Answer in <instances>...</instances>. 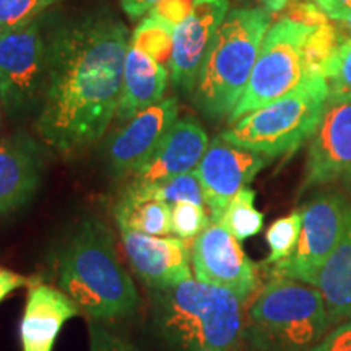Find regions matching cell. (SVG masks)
<instances>
[{
	"instance_id": "1",
	"label": "cell",
	"mask_w": 351,
	"mask_h": 351,
	"mask_svg": "<svg viewBox=\"0 0 351 351\" xmlns=\"http://www.w3.org/2000/svg\"><path fill=\"white\" fill-rule=\"evenodd\" d=\"M129 32L112 16L65 25L47 43V72L36 132L59 153H73L103 137L117 112Z\"/></svg>"
},
{
	"instance_id": "2",
	"label": "cell",
	"mask_w": 351,
	"mask_h": 351,
	"mask_svg": "<svg viewBox=\"0 0 351 351\" xmlns=\"http://www.w3.org/2000/svg\"><path fill=\"white\" fill-rule=\"evenodd\" d=\"M59 289L90 320L111 322L137 313L140 296L117 256L112 232L98 218H85L57 256Z\"/></svg>"
},
{
	"instance_id": "3",
	"label": "cell",
	"mask_w": 351,
	"mask_h": 351,
	"mask_svg": "<svg viewBox=\"0 0 351 351\" xmlns=\"http://www.w3.org/2000/svg\"><path fill=\"white\" fill-rule=\"evenodd\" d=\"M152 324L169 351H234L244 330L243 301L191 278L150 291Z\"/></svg>"
},
{
	"instance_id": "4",
	"label": "cell",
	"mask_w": 351,
	"mask_h": 351,
	"mask_svg": "<svg viewBox=\"0 0 351 351\" xmlns=\"http://www.w3.org/2000/svg\"><path fill=\"white\" fill-rule=\"evenodd\" d=\"M271 25L263 7L232 8L219 25L192 91L194 106L208 119L230 116L239 103Z\"/></svg>"
},
{
	"instance_id": "5",
	"label": "cell",
	"mask_w": 351,
	"mask_h": 351,
	"mask_svg": "<svg viewBox=\"0 0 351 351\" xmlns=\"http://www.w3.org/2000/svg\"><path fill=\"white\" fill-rule=\"evenodd\" d=\"M249 333L258 351H309L330 327L319 288L271 276L249 309Z\"/></svg>"
},
{
	"instance_id": "6",
	"label": "cell",
	"mask_w": 351,
	"mask_h": 351,
	"mask_svg": "<svg viewBox=\"0 0 351 351\" xmlns=\"http://www.w3.org/2000/svg\"><path fill=\"white\" fill-rule=\"evenodd\" d=\"M327 99V78H304L291 93L245 114L219 137L270 160L291 155L314 135Z\"/></svg>"
},
{
	"instance_id": "7",
	"label": "cell",
	"mask_w": 351,
	"mask_h": 351,
	"mask_svg": "<svg viewBox=\"0 0 351 351\" xmlns=\"http://www.w3.org/2000/svg\"><path fill=\"white\" fill-rule=\"evenodd\" d=\"M314 28L289 16L270 25L247 86L230 114L231 124L245 114L291 93L304 80L306 41Z\"/></svg>"
},
{
	"instance_id": "8",
	"label": "cell",
	"mask_w": 351,
	"mask_h": 351,
	"mask_svg": "<svg viewBox=\"0 0 351 351\" xmlns=\"http://www.w3.org/2000/svg\"><path fill=\"white\" fill-rule=\"evenodd\" d=\"M47 46L38 20L0 34V98L3 112L23 117L43 104Z\"/></svg>"
},
{
	"instance_id": "9",
	"label": "cell",
	"mask_w": 351,
	"mask_h": 351,
	"mask_svg": "<svg viewBox=\"0 0 351 351\" xmlns=\"http://www.w3.org/2000/svg\"><path fill=\"white\" fill-rule=\"evenodd\" d=\"M346 207L348 202L340 192L319 194L301 207L302 228L295 252L271 265L270 275L315 287L324 263L343 231Z\"/></svg>"
},
{
	"instance_id": "10",
	"label": "cell",
	"mask_w": 351,
	"mask_h": 351,
	"mask_svg": "<svg viewBox=\"0 0 351 351\" xmlns=\"http://www.w3.org/2000/svg\"><path fill=\"white\" fill-rule=\"evenodd\" d=\"M191 257L192 274L199 282L225 288L243 302L256 291V265L221 223H210L207 230L197 236Z\"/></svg>"
},
{
	"instance_id": "11",
	"label": "cell",
	"mask_w": 351,
	"mask_h": 351,
	"mask_svg": "<svg viewBox=\"0 0 351 351\" xmlns=\"http://www.w3.org/2000/svg\"><path fill=\"white\" fill-rule=\"evenodd\" d=\"M351 184V101L327 99L322 119L311 137L302 191Z\"/></svg>"
},
{
	"instance_id": "12",
	"label": "cell",
	"mask_w": 351,
	"mask_h": 351,
	"mask_svg": "<svg viewBox=\"0 0 351 351\" xmlns=\"http://www.w3.org/2000/svg\"><path fill=\"white\" fill-rule=\"evenodd\" d=\"M270 163V158L245 150L215 137L197 166L195 174L204 189L212 223H219L232 197L254 181Z\"/></svg>"
},
{
	"instance_id": "13",
	"label": "cell",
	"mask_w": 351,
	"mask_h": 351,
	"mask_svg": "<svg viewBox=\"0 0 351 351\" xmlns=\"http://www.w3.org/2000/svg\"><path fill=\"white\" fill-rule=\"evenodd\" d=\"M178 99L166 98L127 121L109 140L106 152L109 171L119 178L137 173L168 135L178 121Z\"/></svg>"
},
{
	"instance_id": "14",
	"label": "cell",
	"mask_w": 351,
	"mask_h": 351,
	"mask_svg": "<svg viewBox=\"0 0 351 351\" xmlns=\"http://www.w3.org/2000/svg\"><path fill=\"white\" fill-rule=\"evenodd\" d=\"M119 232L132 270L148 291H160L192 278L187 241L176 236H147L130 230Z\"/></svg>"
},
{
	"instance_id": "15",
	"label": "cell",
	"mask_w": 351,
	"mask_h": 351,
	"mask_svg": "<svg viewBox=\"0 0 351 351\" xmlns=\"http://www.w3.org/2000/svg\"><path fill=\"white\" fill-rule=\"evenodd\" d=\"M230 12V0H195L191 15L176 26L169 73L182 95H192L215 34Z\"/></svg>"
},
{
	"instance_id": "16",
	"label": "cell",
	"mask_w": 351,
	"mask_h": 351,
	"mask_svg": "<svg viewBox=\"0 0 351 351\" xmlns=\"http://www.w3.org/2000/svg\"><path fill=\"white\" fill-rule=\"evenodd\" d=\"M210 145L207 132L194 117L178 119L163 142L137 173L132 186L165 182L197 169Z\"/></svg>"
},
{
	"instance_id": "17",
	"label": "cell",
	"mask_w": 351,
	"mask_h": 351,
	"mask_svg": "<svg viewBox=\"0 0 351 351\" xmlns=\"http://www.w3.org/2000/svg\"><path fill=\"white\" fill-rule=\"evenodd\" d=\"M44 169L38 143L25 132L0 138V217L23 208L36 194Z\"/></svg>"
},
{
	"instance_id": "18",
	"label": "cell",
	"mask_w": 351,
	"mask_h": 351,
	"mask_svg": "<svg viewBox=\"0 0 351 351\" xmlns=\"http://www.w3.org/2000/svg\"><path fill=\"white\" fill-rule=\"evenodd\" d=\"M80 309L62 289L32 278L20 322L21 351H52L60 330Z\"/></svg>"
},
{
	"instance_id": "19",
	"label": "cell",
	"mask_w": 351,
	"mask_h": 351,
	"mask_svg": "<svg viewBox=\"0 0 351 351\" xmlns=\"http://www.w3.org/2000/svg\"><path fill=\"white\" fill-rule=\"evenodd\" d=\"M169 70L158 64L150 56L138 51L130 44L125 57L122 93L117 106V119L130 121L143 109L163 99L169 82Z\"/></svg>"
},
{
	"instance_id": "20",
	"label": "cell",
	"mask_w": 351,
	"mask_h": 351,
	"mask_svg": "<svg viewBox=\"0 0 351 351\" xmlns=\"http://www.w3.org/2000/svg\"><path fill=\"white\" fill-rule=\"evenodd\" d=\"M315 288L326 301L330 326L351 320V202L346 207L339 243L324 263Z\"/></svg>"
},
{
	"instance_id": "21",
	"label": "cell",
	"mask_w": 351,
	"mask_h": 351,
	"mask_svg": "<svg viewBox=\"0 0 351 351\" xmlns=\"http://www.w3.org/2000/svg\"><path fill=\"white\" fill-rule=\"evenodd\" d=\"M119 230H130L147 236L173 234L171 226V205L156 200H130L121 197L114 207Z\"/></svg>"
},
{
	"instance_id": "22",
	"label": "cell",
	"mask_w": 351,
	"mask_h": 351,
	"mask_svg": "<svg viewBox=\"0 0 351 351\" xmlns=\"http://www.w3.org/2000/svg\"><path fill=\"white\" fill-rule=\"evenodd\" d=\"M122 197L130 200L163 202V204H168L171 207L176 204H181V202L202 205V207L207 205L205 204L204 189L200 186L195 171L178 176V178H173L165 182L148 184V186H132V184H129Z\"/></svg>"
},
{
	"instance_id": "23",
	"label": "cell",
	"mask_w": 351,
	"mask_h": 351,
	"mask_svg": "<svg viewBox=\"0 0 351 351\" xmlns=\"http://www.w3.org/2000/svg\"><path fill=\"white\" fill-rule=\"evenodd\" d=\"M346 41L348 38L341 33L337 23L333 25L332 20L315 26L306 41V78H326L328 67Z\"/></svg>"
},
{
	"instance_id": "24",
	"label": "cell",
	"mask_w": 351,
	"mask_h": 351,
	"mask_svg": "<svg viewBox=\"0 0 351 351\" xmlns=\"http://www.w3.org/2000/svg\"><path fill=\"white\" fill-rule=\"evenodd\" d=\"M219 223L239 243L258 234L263 228V213L256 208V192L251 187L238 192L228 204Z\"/></svg>"
},
{
	"instance_id": "25",
	"label": "cell",
	"mask_w": 351,
	"mask_h": 351,
	"mask_svg": "<svg viewBox=\"0 0 351 351\" xmlns=\"http://www.w3.org/2000/svg\"><path fill=\"white\" fill-rule=\"evenodd\" d=\"M174 29L176 28L165 21L155 16H148L135 28L130 44L166 67V65H171V59H173Z\"/></svg>"
},
{
	"instance_id": "26",
	"label": "cell",
	"mask_w": 351,
	"mask_h": 351,
	"mask_svg": "<svg viewBox=\"0 0 351 351\" xmlns=\"http://www.w3.org/2000/svg\"><path fill=\"white\" fill-rule=\"evenodd\" d=\"M302 228V212L295 210L287 217L275 219L269 230H267L265 239L269 244L270 254L265 258V265H275V263L285 261L295 252L298 241H300Z\"/></svg>"
},
{
	"instance_id": "27",
	"label": "cell",
	"mask_w": 351,
	"mask_h": 351,
	"mask_svg": "<svg viewBox=\"0 0 351 351\" xmlns=\"http://www.w3.org/2000/svg\"><path fill=\"white\" fill-rule=\"evenodd\" d=\"M57 0H0V34L33 23Z\"/></svg>"
},
{
	"instance_id": "28",
	"label": "cell",
	"mask_w": 351,
	"mask_h": 351,
	"mask_svg": "<svg viewBox=\"0 0 351 351\" xmlns=\"http://www.w3.org/2000/svg\"><path fill=\"white\" fill-rule=\"evenodd\" d=\"M210 217L205 207L189 202H181L171 207V226L176 238L184 241L195 239L210 226Z\"/></svg>"
},
{
	"instance_id": "29",
	"label": "cell",
	"mask_w": 351,
	"mask_h": 351,
	"mask_svg": "<svg viewBox=\"0 0 351 351\" xmlns=\"http://www.w3.org/2000/svg\"><path fill=\"white\" fill-rule=\"evenodd\" d=\"M328 99L351 101V39L339 51L327 70Z\"/></svg>"
},
{
	"instance_id": "30",
	"label": "cell",
	"mask_w": 351,
	"mask_h": 351,
	"mask_svg": "<svg viewBox=\"0 0 351 351\" xmlns=\"http://www.w3.org/2000/svg\"><path fill=\"white\" fill-rule=\"evenodd\" d=\"M88 333H90V351H140L134 341L109 330L103 326V322L90 320Z\"/></svg>"
},
{
	"instance_id": "31",
	"label": "cell",
	"mask_w": 351,
	"mask_h": 351,
	"mask_svg": "<svg viewBox=\"0 0 351 351\" xmlns=\"http://www.w3.org/2000/svg\"><path fill=\"white\" fill-rule=\"evenodd\" d=\"M195 0H160L150 10V16L165 21L176 28L191 15Z\"/></svg>"
},
{
	"instance_id": "32",
	"label": "cell",
	"mask_w": 351,
	"mask_h": 351,
	"mask_svg": "<svg viewBox=\"0 0 351 351\" xmlns=\"http://www.w3.org/2000/svg\"><path fill=\"white\" fill-rule=\"evenodd\" d=\"M309 351H351V320L339 324Z\"/></svg>"
},
{
	"instance_id": "33",
	"label": "cell",
	"mask_w": 351,
	"mask_h": 351,
	"mask_svg": "<svg viewBox=\"0 0 351 351\" xmlns=\"http://www.w3.org/2000/svg\"><path fill=\"white\" fill-rule=\"evenodd\" d=\"M288 16L296 21H301V23H304L307 26H319L328 21L327 15L322 12V8H320L317 3L306 2V0L304 2L293 3L291 8H289Z\"/></svg>"
},
{
	"instance_id": "34",
	"label": "cell",
	"mask_w": 351,
	"mask_h": 351,
	"mask_svg": "<svg viewBox=\"0 0 351 351\" xmlns=\"http://www.w3.org/2000/svg\"><path fill=\"white\" fill-rule=\"evenodd\" d=\"M32 283V278L19 274V271L0 265V304L16 289H21Z\"/></svg>"
},
{
	"instance_id": "35",
	"label": "cell",
	"mask_w": 351,
	"mask_h": 351,
	"mask_svg": "<svg viewBox=\"0 0 351 351\" xmlns=\"http://www.w3.org/2000/svg\"><path fill=\"white\" fill-rule=\"evenodd\" d=\"M122 10L130 16L132 20H137L140 16H143L145 13L150 12L155 3L160 0H119Z\"/></svg>"
},
{
	"instance_id": "36",
	"label": "cell",
	"mask_w": 351,
	"mask_h": 351,
	"mask_svg": "<svg viewBox=\"0 0 351 351\" xmlns=\"http://www.w3.org/2000/svg\"><path fill=\"white\" fill-rule=\"evenodd\" d=\"M317 5L322 8L328 20H337L346 12H351V0H317Z\"/></svg>"
},
{
	"instance_id": "37",
	"label": "cell",
	"mask_w": 351,
	"mask_h": 351,
	"mask_svg": "<svg viewBox=\"0 0 351 351\" xmlns=\"http://www.w3.org/2000/svg\"><path fill=\"white\" fill-rule=\"evenodd\" d=\"M261 2H262L263 8H265L267 12H270L271 15H274V13H278V12L285 10V8H287L289 3L293 2V0H261Z\"/></svg>"
},
{
	"instance_id": "38",
	"label": "cell",
	"mask_w": 351,
	"mask_h": 351,
	"mask_svg": "<svg viewBox=\"0 0 351 351\" xmlns=\"http://www.w3.org/2000/svg\"><path fill=\"white\" fill-rule=\"evenodd\" d=\"M333 23H339L337 26L341 29V33H343L348 39H351V12L343 13L339 19L333 20Z\"/></svg>"
},
{
	"instance_id": "39",
	"label": "cell",
	"mask_w": 351,
	"mask_h": 351,
	"mask_svg": "<svg viewBox=\"0 0 351 351\" xmlns=\"http://www.w3.org/2000/svg\"><path fill=\"white\" fill-rule=\"evenodd\" d=\"M2 114H3V106H2V98H0V125H2Z\"/></svg>"
},
{
	"instance_id": "40",
	"label": "cell",
	"mask_w": 351,
	"mask_h": 351,
	"mask_svg": "<svg viewBox=\"0 0 351 351\" xmlns=\"http://www.w3.org/2000/svg\"><path fill=\"white\" fill-rule=\"evenodd\" d=\"M314 2H317V0H314Z\"/></svg>"
}]
</instances>
